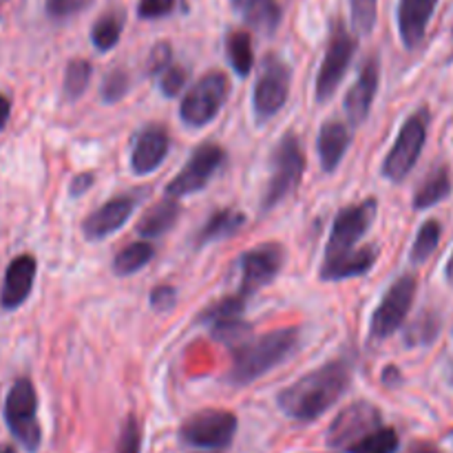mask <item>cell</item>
Returning <instances> with one entry per match:
<instances>
[{
  "instance_id": "cell-1",
  "label": "cell",
  "mask_w": 453,
  "mask_h": 453,
  "mask_svg": "<svg viewBox=\"0 0 453 453\" xmlns=\"http://www.w3.org/2000/svg\"><path fill=\"white\" fill-rule=\"evenodd\" d=\"M349 365L345 361L326 363L319 370L308 372L277 396L279 410L292 420L310 423L326 414L349 388Z\"/></svg>"
},
{
  "instance_id": "cell-2",
  "label": "cell",
  "mask_w": 453,
  "mask_h": 453,
  "mask_svg": "<svg viewBox=\"0 0 453 453\" xmlns=\"http://www.w3.org/2000/svg\"><path fill=\"white\" fill-rule=\"evenodd\" d=\"M299 345V330L286 327V330L268 332L265 336L252 339L234 348L233 367H230L226 380L233 385H250L259 376L268 374L279 363L288 361L296 352Z\"/></svg>"
},
{
  "instance_id": "cell-3",
  "label": "cell",
  "mask_w": 453,
  "mask_h": 453,
  "mask_svg": "<svg viewBox=\"0 0 453 453\" xmlns=\"http://www.w3.org/2000/svg\"><path fill=\"white\" fill-rule=\"evenodd\" d=\"M305 173V150L301 144L299 135L288 133L281 137L273 150L270 157V180L265 186V195L261 199V208L270 211L277 206L279 202L288 197L296 186L301 184V177Z\"/></svg>"
},
{
  "instance_id": "cell-4",
  "label": "cell",
  "mask_w": 453,
  "mask_h": 453,
  "mask_svg": "<svg viewBox=\"0 0 453 453\" xmlns=\"http://www.w3.org/2000/svg\"><path fill=\"white\" fill-rule=\"evenodd\" d=\"M4 423L18 445L35 453L42 442V427L38 423V394L29 379H18L4 398Z\"/></svg>"
},
{
  "instance_id": "cell-5",
  "label": "cell",
  "mask_w": 453,
  "mask_h": 453,
  "mask_svg": "<svg viewBox=\"0 0 453 453\" xmlns=\"http://www.w3.org/2000/svg\"><path fill=\"white\" fill-rule=\"evenodd\" d=\"M230 93L224 71H211L193 84L180 104V118L186 127L202 128L217 118Z\"/></svg>"
},
{
  "instance_id": "cell-6",
  "label": "cell",
  "mask_w": 453,
  "mask_h": 453,
  "mask_svg": "<svg viewBox=\"0 0 453 453\" xmlns=\"http://www.w3.org/2000/svg\"><path fill=\"white\" fill-rule=\"evenodd\" d=\"M427 127H429V111L420 109L407 119L398 131L396 142H394L392 150L388 153L383 162V175L385 180L401 184L411 168L416 166L423 150L425 142H427Z\"/></svg>"
},
{
  "instance_id": "cell-7",
  "label": "cell",
  "mask_w": 453,
  "mask_h": 453,
  "mask_svg": "<svg viewBox=\"0 0 453 453\" xmlns=\"http://www.w3.org/2000/svg\"><path fill=\"white\" fill-rule=\"evenodd\" d=\"M237 416L226 410H202L180 427V441L197 449H226L237 434Z\"/></svg>"
},
{
  "instance_id": "cell-8",
  "label": "cell",
  "mask_w": 453,
  "mask_h": 453,
  "mask_svg": "<svg viewBox=\"0 0 453 453\" xmlns=\"http://www.w3.org/2000/svg\"><path fill=\"white\" fill-rule=\"evenodd\" d=\"M290 96V66L279 56L270 53L264 58V66L257 78L252 93V109L257 122H268L286 106Z\"/></svg>"
},
{
  "instance_id": "cell-9",
  "label": "cell",
  "mask_w": 453,
  "mask_h": 453,
  "mask_svg": "<svg viewBox=\"0 0 453 453\" xmlns=\"http://www.w3.org/2000/svg\"><path fill=\"white\" fill-rule=\"evenodd\" d=\"M357 38L345 29L343 22L336 20L332 25L330 42H327L326 58H323V65L317 75V87H314V96H317L319 102H327L334 96L341 80L348 73L354 53H357Z\"/></svg>"
},
{
  "instance_id": "cell-10",
  "label": "cell",
  "mask_w": 453,
  "mask_h": 453,
  "mask_svg": "<svg viewBox=\"0 0 453 453\" xmlns=\"http://www.w3.org/2000/svg\"><path fill=\"white\" fill-rule=\"evenodd\" d=\"M416 288H418V281H416L414 274H403L392 283V288L385 292L383 301L372 317L370 332L374 339H389L405 323L407 314L414 305Z\"/></svg>"
},
{
  "instance_id": "cell-11",
  "label": "cell",
  "mask_w": 453,
  "mask_h": 453,
  "mask_svg": "<svg viewBox=\"0 0 453 453\" xmlns=\"http://www.w3.org/2000/svg\"><path fill=\"white\" fill-rule=\"evenodd\" d=\"M226 159V150L221 149L219 144H212V142H206V144L197 146L190 155L188 162L184 164V168L180 171V175L173 181H168L166 195L168 197H186V195L199 193L208 181L212 180L219 166Z\"/></svg>"
},
{
  "instance_id": "cell-12",
  "label": "cell",
  "mask_w": 453,
  "mask_h": 453,
  "mask_svg": "<svg viewBox=\"0 0 453 453\" xmlns=\"http://www.w3.org/2000/svg\"><path fill=\"white\" fill-rule=\"evenodd\" d=\"M376 199L370 197L357 206H348L336 215L334 226H332L330 239H327L326 257H339L345 252L357 250V243L370 230L372 221L376 217Z\"/></svg>"
},
{
  "instance_id": "cell-13",
  "label": "cell",
  "mask_w": 453,
  "mask_h": 453,
  "mask_svg": "<svg viewBox=\"0 0 453 453\" xmlns=\"http://www.w3.org/2000/svg\"><path fill=\"white\" fill-rule=\"evenodd\" d=\"M380 410L367 401L352 403L345 407L334 420H332L330 429H327V447L332 449H348L354 442L365 438L374 429L380 427Z\"/></svg>"
},
{
  "instance_id": "cell-14",
  "label": "cell",
  "mask_w": 453,
  "mask_h": 453,
  "mask_svg": "<svg viewBox=\"0 0 453 453\" xmlns=\"http://www.w3.org/2000/svg\"><path fill=\"white\" fill-rule=\"evenodd\" d=\"M283 265V248L279 243L268 242L261 246L252 248V250L243 252L239 259V268H242V281H239V295L250 299L255 292L273 283L279 270Z\"/></svg>"
},
{
  "instance_id": "cell-15",
  "label": "cell",
  "mask_w": 453,
  "mask_h": 453,
  "mask_svg": "<svg viewBox=\"0 0 453 453\" xmlns=\"http://www.w3.org/2000/svg\"><path fill=\"white\" fill-rule=\"evenodd\" d=\"M135 203L137 202L133 195H119V197H113L106 203H102L97 211H93L91 215L84 219V237H87L88 242H100V239H106L113 233H118V230L131 219L133 211H135Z\"/></svg>"
},
{
  "instance_id": "cell-16",
  "label": "cell",
  "mask_w": 453,
  "mask_h": 453,
  "mask_svg": "<svg viewBox=\"0 0 453 453\" xmlns=\"http://www.w3.org/2000/svg\"><path fill=\"white\" fill-rule=\"evenodd\" d=\"M380 82V65L379 58L372 56L367 58L365 65H363L361 73H358L357 82L352 84V88L345 96V115H348L349 124L358 127L367 119L370 115L372 104H374L376 91H379Z\"/></svg>"
},
{
  "instance_id": "cell-17",
  "label": "cell",
  "mask_w": 453,
  "mask_h": 453,
  "mask_svg": "<svg viewBox=\"0 0 453 453\" xmlns=\"http://www.w3.org/2000/svg\"><path fill=\"white\" fill-rule=\"evenodd\" d=\"M168 149H171V137L168 131L159 124H149L137 133L133 142L131 168L135 175H150L162 162L166 159Z\"/></svg>"
},
{
  "instance_id": "cell-18",
  "label": "cell",
  "mask_w": 453,
  "mask_h": 453,
  "mask_svg": "<svg viewBox=\"0 0 453 453\" xmlns=\"http://www.w3.org/2000/svg\"><path fill=\"white\" fill-rule=\"evenodd\" d=\"M35 259L31 255H20L9 264L4 273L3 290H0V305L3 310H18L31 295V288L35 281Z\"/></svg>"
},
{
  "instance_id": "cell-19",
  "label": "cell",
  "mask_w": 453,
  "mask_h": 453,
  "mask_svg": "<svg viewBox=\"0 0 453 453\" xmlns=\"http://www.w3.org/2000/svg\"><path fill=\"white\" fill-rule=\"evenodd\" d=\"M376 259H379V248L376 246L357 248V250L345 252V255L326 257L319 274H321L323 281H343V279L363 277L374 268Z\"/></svg>"
},
{
  "instance_id": "cell-20",
  "label": "cell",
  "mask_w": 453,
  "mask_h": 453,
  "mask_svg": "<svg viewBox=\"0 0 453 453\" xmlns=\"http://www.w3.org/2000/svg\"><path fill=\"white\" fill-rule=\"evenodd\" d=\"M438 0H401L398 4V31L407 49H416L427 34Z\"/></svg>"
},
{
  "instance_id": "cell-21",
  "label": "cell",
  "mask_w": 453,
  "mask_h": 453,
  "mask_svg": "<svg viewBox=\"0 0 453 453\" xmlns=\"http://www.w3.org/2000/svg\"><path fill=\"white\" fill-rule=\"evenodd\" d=\"M349 142V128L343 122L330 119L319 131V159H321V168L326 173H334L336 166L341 164L343 155L348 153Z\"/></svg>"
},
{
  "instance_id": "cell-22",
  "label": "cell",
  "mask_w": 453,
  "mask_h": 453,
  "mask_svg": "<svg viewBox=\"0 0 453 453\" xmlns=\"http://www.w3.org/2000/svg\"><path fill=\"white\" fill-rule=\"evenodd\" d=\"M181 215V208L180 202L175 197H168L162 199L159 203H155L153 208L142 215L140 224H137V233L142 234L144 239H155V237H162L166 234L173 226L177 224Z\"/></svg>"
},
{
  "instance_id": "cell-23",
  "label": "cell",
  "mask_w": 453,
  "mask_h": 453,
  "mask_svg": "<svg viewBox=\"0 0 453 453\" xmlns=\"http://www.w3.org/2000/svg\"><path fill=\"white\" fill-rule=\"evenodd\" d=\"M451 195V175L447 166L434 168L427 175V180L418 186L414 195V208L416 211H427V208L436 206L442 199Z\"/></svg>"
},
{
  "instance_id": "cell-24",
  "label": "cell",
  "mask_w": 453,
  "mask_h": 453,
  "mask_svg": "<svg viewBox=\"0 0 453 453\" xmlns=\"http://www.w3.org/2000/svg\"><path fill=\"white\" fill-rule=\"evenodd\" d=\"M246 224V215L239 211H233V208H224V211H217L206 224L202 226L197 234V243L203 246V243L217 242V239H226L237 234L239 230Z\"/></svg>"
},
{
  "instance_id": "cell-25",
  "label": "cell",
  "mask_w": 453,
  "mask_h": 453,
  "mask_svg": "<svg viewBox=\"0 0 453 453\" xmlns=\"http://www.w3.org/2000/svg\"><path fill=\"white\" fill-rule=\"evenodd\" d=\"M243 20L250 29L270 35L281 25V7L277 0H248L243 4Z\"/></svg>"
},
{
  "instance_id": "cell-26",
  "label": "cell",
  "mask_w": 453,
  "mask_h": 453,
  "mask_svg": "<svg viewBox=\"0 0 453 453\" xmlns=\"http://www.w3.org/2000/svg\"><path fill=\"white\" fill-rule=\"evenodd\" d=\"M226 56H228L230 66L239 78H246L255 66V51H252V38L248 31H233L226 38Z\"/></svg>"
},
{
  "instance_id": "cell-27",
  "label": "cell",
  "mask_w": 453,
  "mask_h": 453,
  "mask_svg": "<svg viewBox=\"0 0 453 453\" xmlns=\"http://www.w3.org/2000/svg\"><path fill=\"white\" fill-rule=\"evenodd\" d=\"M155 255V248L150 246L149 242H135V243H128L127 248L115 255L113 259V273L118 277H131V274L140 273L142 268L150 264Z\"/></svg>"
},
{
  "instance_id": "cell-28",
  "label": "cell",
  "mask_w": 453,
  "mask_h": 453,
  "mask_svg": "<svg viewBox=\"0 0 453 453\" xmlns=\"http://www.w3.org/2000/svg\"><path fill=\"white\" fill-rule=\"evenodd\" d=\"M124 12H106L91 27V42L97 51H111L122 38Z\"/></svg>"
},
{
  "instance_id": "cell-29",
  "label": "cell",
  "mask_w": 453,
  "mask_h": 453,
  "mask_svg": "<svg viewBox=\"0 0 453 453\" xmlns=\"http://www.w3.org/2000/svg\"><path fill=\"white\" fill-rule=\"evenodd\" d=\"M401 447V438H398L396 429L392 427H379L352 447H348V453H396Z\"/></svg>"
},
{
  "instance_id": "cell-30",
  "label": "cell",
  "mask_w": 453,
  "mask_h": 453,
  "mask_svg": "<svg viewBox=\"0 0 453 453\" xmlns=\"http://www.w3.org/2000/svg\"><path fill=\"white\" fill-rule=\"evenodd\" d=\"M441 234H442V228L436 219L425 221V224L420 226L418 234H416L414 246H411V252H410L411 264H423V261H427L429 257L436 252L438 243H441Z\"/></svg>"
},
{
  "instance_id": "cell-31",
  "label": "cell",
  "mask_w": 453,
  "mask_h": 453,
  "mask_svg": "<svg viewBox=\"0 0 453 453\" xmlns=\"http://www.w3.org/2000/svg\"><path fill=\"white\" fill-rule=\"evenodd\" d=\"M211 327V336L219 343L228 345V348H239L242 343H246L248 334H250L252 326L248 321H243L242 317H234V319H226V321L219 323H212Z\"/></svg>"
},
{
  "instance_id": "cell-32",
  "label": "cell",
  "mask_w": 453,
  "mask_h": 453,
  "mask_svg": "<svg viewBox=\"0 0 453 453\" xmlns=\"http://www.w3.org/2000/svg\"><path fill=\"white\" fill-rule=\"evenodd\" d=\"M246 303L248 299L239 295V292L233 296H226V299L217 301V303H212L211 308L203 310V312L199 314L197 323H202V326H212V323L226 321V319L242 317L243 310H246Z\"/></svg>"
},
{
  "instance_id": "cell-33",
  "label": "cell",
  "mask_w": 453,
  "mask_h": 453,
  "mask_svg": "<svg viewBox=\"0 0 453 453\" xmlns=\"http://www.w3.org/2000/svg\"><path fill=\"white\" fill-rule=\"evenodd\" d=\"M91 62L82 60V58L71 60L65 69V96L69 97V100H78V97L87 91L88 82H91Z\"/></svg>"
},
{
  "instance_id": "cell-34",
  "label": "cell",
  "mask_w": 453,
  "mask_h": 453,
  "mask_svg": "<svg viewBox=\"0 0 453 453\" xmlns=\"http://www.w3.org/2000/svg\"><path fill=\"white\" fill-rule=\"evenodd\" d=\"M128 88H131V75L122 66H115V69H111L104 75V82H102V100L106 104H115V102H119L127 96Z\"/></svg>"
},
{
  "instance_id": "cell-35",
  "label": "cell",
  "mask_w": 453,
  "mask_h": 453,
  "mask_svg": "<svg viewBox=\"0 0 453 453\" xmlns=\"http://www.w3.org/2000/svg\"><path fill=\"white\" fill-rule=\"evenodd\" d=\"M376 3L379 0H349L352 7V27L357 34H372L376 25Z\"/></svg>"
},
{
  "instance_id": "cell-36",
  "label": "cell",
  "mask_w": 453,
  "mask_h": 453,
  "mask_svg": "<svg viewBox=\"0 0 453 453\" xmlns=\"http://www.w3.org/2000/svg\"><path fill=\"white\" fill-rule=\"evenodd\" d=\"M438 327H441L438 319L427 312L425 317H420L410 330H407V345H411V348H414V345H429L434 339H436Z\"/></svg>"
},
{
  "instance_id": "cell-37",
  "label": "cell",
  "mask_w": 453,
  "mask_h": 453,
  "mask_svg": "<svg viewBox=\"0 0 453 453\" xmlns=\"http://www.w3.org/2000/svg\"><path fill=\"white\" fill-rule=\"evenodd\" d=\"M142 451V425L135 416H128L119 432L118 449L115 453H140Z\"/></svg>"
},
{
  "instance_id": "cell-38",
  "label": "cell",
  "mask_w": 453,
  "mask_h": 453,
  "mask_svg": "<svg viewBox=\"0 0 453 453\" xmlns=\"http://www.w3.org/2000/svg\"><path fill=\"white\" fill-rule=\"evenodd\" d=\"M93 0H47L44 9H47V16L53 18V20H66V18L87 9Z\"/></svg>"
},
{
  "instance_id": "cell-39",
  "label": "cell",
  "mask_w": 453,
  "mask_h": 453,
  "mask_svg": "<svg viewBox=\"0 0 453 453\" xmlns=\"http://www.w3.org/2000/svg\"><path fill=\"white\" fill-rule=\"evenodd\" d=\"M186 80H188V73L181 66L171 65L159 75V91H162L164 97H175L184 88Z\"/></svg>"
},
{
  "instance_id": "cell-40",
  "label": "cell",
  "mask_w": 453,
  "mask_h": 453,
  "mask_svg": "<svg viewBox=\"0 0 453 453\" xmlns=\"http://www.w3.org/2000/svg\"><path fill=\"white\" fill-rule=\"evenodd\" d=\"M177 0H140L137 3V16L142 20H157V18L168 16L175 9Z\"/></svg>"
},
{
  "instance_id": "cell-41",
  "label": "cell",
  "mask_w": 453,
  "mask_h": 453,
  "mask_svg": "<svg viewBox=\"0 0 453 453\" xmlns=\"http://www.w3.org/2000/svg\"><path fill=\"white\" fill-rule=\"evenodd\" d=\"M171 65H173L171 44H168V42L155 44L153 51H150V58H149V75H153V78H159V75H162L164 71H166Z\"/></svg>"
},
{
  "instance_id": "cell-42",
  "label": "cell",
  "mask_w": 453,
  "mask_h": 453,
  "mask_svg": "<svg viewBox=\"0 0 453 453\" xmlns=\"http://www.w3.org/2000/svg\"><path fill=\"white\" fill-rule=\"evenodd\" d=\"M177 303V292L175 288L168 286V283H162V286L153 288L150 290V308L155 312H171Z\"/></svg>"
},
{
  "instance_id": "cell-43",
  "label": "cell",
  "mask_w": 453,
  "mask_h": 453,
  "mask_svg": "<svg viewBox=\"0 0 453 453\" xmlns=\"http://www.w3.org/2000/svg\"><path fill=\"white\" fill-rule=\"evenodd\" d=\"M93 181H96L93 173H78V175L71 180L69 195H71V197H80V195H84L88 188H91Z\"/></svg>"
},
{
  "instance_id": "cell-44",
  "label": "cell",
  "mask_w": 453,
  "mask_h": 453,
  "mask_svg": "<svg viewBox=\"0 0 453 453\" xmlns=\"http://www.w3.org/2000/svg\"><path fill=\"white\" fill-rule=\"evenodd\" d=\"M9 113H12V102H9V97H4L3 93H0V133L7 127Z\"/></svg>"
},
{
  "instance_id": "cell-45",
  "label": "cell",
  "mask_w": 453,
  "mask_h": 453,
  "mask_svg": "<svg viewBox=\"0 0 453 453\" xmlns=\"http://www.w3.org/2000/svg\"><path fill=\"white\" fill-rule=\"evenodd\" d=\"M445 277H447V281H449V283H451V286H453V252H451L449 261H447V268H445Z\"/></svg>"
},
{
  "instance_id": "cell-46",
  "label": "cell",
  "mask_w": 453,
  "mask_h": 453,
  "mask_svg": "<svg viewBox=\"0 0 453 453\" xmlns=\"http://www.w3.org/2000/svg\"><path fill=\"white\" fill-rule=\"evenodd\" d=\"M411 453H438L436 449H432V447H416Z\"/></svg>"
},
{
  "instance_id": "cell-47",
  "label": "cell",
  "mask_w": 453,
  "mask_h": 453,
  "mask_svg": "<svg viewBox=\"0 0 453 453\" xmlns=\"http://www.w3.org/2000/svg\"><path fill=\"white\" fill-rule=\"evenodd\" d=\"M0 453H18L12 445H0Z\"/></svg>"
},
{
  "instance_id": "cell-48",
  "label": "cell",
  "mask_w": 453,
  "mask_h": 453,
  "mask_svg": "<svg viewBox=\"0 0 453 453\" xmlns=\"http://www.w3.org/2000/svg\"><path fill=\"white\" fill-rule=\"evenodd\" d=\"M230 3H233L234 7H243V4H246L248 0H230Z\"/></svg>"
}]
</instances>
